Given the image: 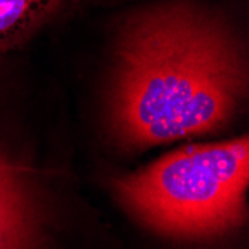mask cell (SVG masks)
Instances as JSON below:
<instances>
[{"label":"cell","mask_w":249,"mask_h":249,"mask_svg":"<svg viewBox=\"0 0 249 249\" xmlns=\"http://www.w3.org/2000/svg\"><path fill=\"white\" fill-rule=\"evenodd\" d=\"M114 66L115 125L138 146L219 128L246 89L242 43L224 18L191 0L128 17Z\"/></svg>","instance_id":"6da1fadb"},{"label":"cell","mask_w":249,"mask_h":249,"mask_svg":"<svg viewBox=\"0 0 249 249\" xmlns=\"http://www.w3.org/2000/svg\"><path fill=\"white\" fill-rule=\"evenodd\" d=\"M248 138L193 145L117 180L124 205L152 229L175 236H208L237 225L245 212Z\"/></svg>","instance_id":"7a4b0ae2"},{"label":"cell","mask_w":249,"mask_h":249,"mask_svg":"<svg viewBox=\"0 0 249 249\" xmlns=\"http://www.w3.org/2000/svg\"><path fill=\"white\" fill-rule=\"evenodd\" d=\"M36 211L29 170L0 138V249H35Z\"/></svg>","instance_id":"3957f363"},{"label":"cell","mask_w":249,"mask_h":249,"mask_svg":"<svg viewBox=\"0 0 249 249\" xmlns=\"http://www.w3.org/2000/svg\"><path fill=\"white\" fill-rule=\"evenodd\" d=\"M63 3L64 0H0V54L19 50Z\"/></svg>","instance_id":"277c9868"}]
</instances>
